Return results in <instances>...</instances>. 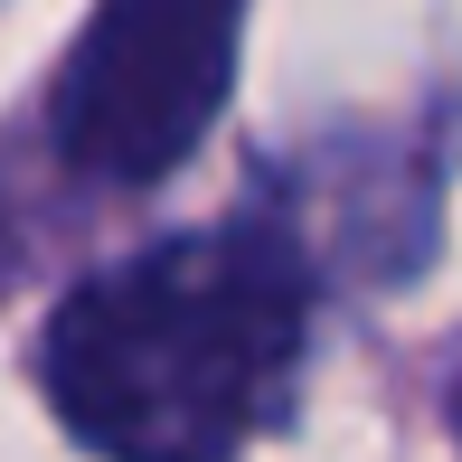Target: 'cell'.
<instances>
[{
  "mask_svg": "<svg viewBox=\"0 0 462 462\" xmlns=\"http://www.w3.org/2000/svg\"><path fill=\"white\" fill-rule=\"evenodd\" d=\"M453 434H462V377H453Z\"/></svg>",
  "mask_w": 462,
  "mask_h": 462,
  "instance_id": "obj_3",
  "label": "cell"
},
{
  "mask_svg": "<svg viewBox=\"0 0 462 462\" xmlns=\"http://www.w3.org/2000/svg\"><path fill=\"white\" fill-rule=\"evenodd\" d=\"M236 86V0H104L57 67L48 133L67 171L152 189L208 142Z\"/></svg>",
  "mask_w": 462,
  "mask_h": 462,
  "instance_id": "obj_2",
  "label": "cell"
},
{
  "mask_svg": "<svg viewBox=\"0 0 462 462\" xmlns=\"http://www.w3.org/2000/svg\"><path fill=\"white\" fill-rule=\"evenodd\" d=\"M311 340V264L283 226H208L86 274L38 377L104 462H236L283 415Z\"/></svg>",
  "mask_w": 462,
  "mask_h": 462,
  "instance_id": "obj_1",
  "label": "cell"
}]
</instances>
